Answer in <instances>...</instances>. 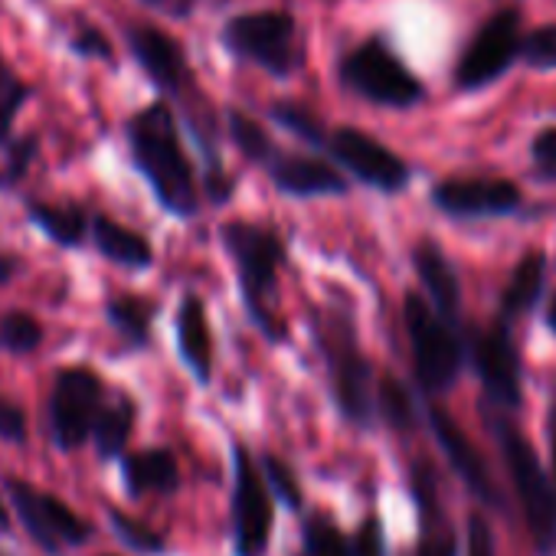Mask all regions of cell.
I'll use <instances>...</instances> for the list:
<instances>
[{"label": "cell", "instance_id": "cell-1", "mask_svg": "<svg viewBox=\"0 0 556 556\" xmlns=\"http://www.w3.org/2000/svg\"><path fill=\"white\" fill-rule=\"evenodd\" d=\"M128 144L135 167L154 187V197L174 216L197 213V184L193 167L184 154L177 118L164 102H151L128 122Z\"/></svg>", "mask_w": 556, "mask_h": 556}, {"label": "cell", "instance_id": "cell-2", "mask_svg": "<svg viewBox=\"0 0 556 556\" xmlns=\"http://www.w3.org/2000/svg\"><path fill=\"white\" fill-rule=\"evenodd\" d=\"M488 429L501 448V458L507 465L530 543L536 556H556V481L549 468L540 465L536 448L527 442V435L510 422L507 413L484 409Z\"/></svg>", "mask_w": 556, "mask_h": 556}, {"label": "cell", "instance_id": "cell-3", "mask_svg": "<svg viewBox=\"0 0 556 556\" xmlns=\"http://www.w3.org/2000/svg\"><path fill=\"white\" fill-rule=\"evenodd\" d=\"M223 242H226V252L236 262V275H239L242 302H245L249 318L255 321V328L268 341H282L286 325L278 321L275 312H271L275 278H278V268H282V262H286L282 239H278V232H271L268 226L232 219V223L223 226Z\"/></svg>", "mask_w": 556, "mask_h": 556}, {"label": "cell", "instance_id": "cell-4", "mask_svg": "<svg viewBox=\"0 0 556 556\" xmlns=\"http://www.w3.org/2000/svg\"><path fill=\"white\" fill-rule=\"evenodd\" d=\"M406 334L413 348V370L422 387V393L439 396L455 387L465 367V338L458 331V321H448L439 315L429 299L419 292H409L403 302Z\"/></svg>", "mask_w": 556, "mask_h": 556}, {"label": "cell", "instance_id": "cell-5", "mask_svg": "<svg viewBox=\"0 0 556 556\" xmlns=\"http://www.w3.org/2000/svg\"><path fill=\"white\" fill-rule=\"evenodd\" d=\"M318 344L328 361V377H331V393L341 409V416L357 426L370 429L374 426V367L364 357L354 325L348 315L328 312L318 321Z\"/></svg>", "mask_w": 556, "mask_h": 556}, {"label": "cell", "instance_id": "cell-6", "mask_svg": "<svg viewBox=\"0 0 556 556\" xmlns=\"http://www.w3.org/2000/svg\"><path fill=\"white\" fill-rule=\"evenodd\" d=\"M465 357H471V367L478 374L481 393H484V409L491 413H514L523 403V367H520V351L510 334V321L497 318L488 328H475Z\"/></svg>", "mask_w": 556, "mask_h": 556}, {"label": "cell", "instance_id": "cell-7", "mask_svg": "<svg viewBox=\"0 0 556 556\" xmlns=\"http://www.w3.org/2000/svg\"><path fill=\"white\" fill-rule=\"evenodd\" d=\"M341 83L387 109H413L422 99V83L383 40H367L351 50L341 63Z\"/></svg>", "mask_w": 556, "mask_h": 556}, {"label": "cell", "instance_id": "cell-8", "mask_svg": "<svg viewBox=\"0 0 556 556\" xmlns=\"http://www.w3.org/2000/svg\"><path fill=\"white\" fill-rule=\"evenodd\" d=\"M4 488L14 504V514L21 517V523L27 527V533L34 536V543L43 553L60 556L70 546H83L96 533V527L83 514H76L63 497H56L50 491H43L24 478H8Z\"/></svg>", "mask_w": 556, "mask_h": 556}, {"label": "cell", "instance_id": "cell-9", "mask_svg": "<svg viewBox=\"0 0 556 556\" xmlns=\"http://www.w3.org/2000/svg\"><path fill=\"white\" fill-rule=\"evenodd\" d=\"M275 530V497L242 442H232V549L265 556Z\"/></svg>", "mask_w": 556, "mask_h": 556}, {"label": "cell", "instance_id": "cell-10", "mask_svg": "<svg viewBox=\"0 0 556 556\" xmlns=\"http://www.w3.org/2000/svg\"><path fill=\"white\" fill-rule=\"evenodd\" d=\"M105 403V383L92 367H66L53 380L50 393V435L60 452L83 448L92 439V426Z\"/></svg>", "mask_w": 556, "mask_h": 556}, {"label": "cell", "instance_id": "cell-11", "mask_svg": "<svg viewBox=\"0 0 556 556\" xmlns=\"http://www.w3.org/2000/svg\"><path fill=\"white\" fill-rule=\"evenodd\" d=\"M520 11L504 8L491 14L471 43L462 50L455 66V89L458 92H478L491 83H497L517 60H520Z\"/></svg>", "mask_w": 556, "mask_h": 556}, {"label": "cell", "instance_id": "cell-12", "mask_svg": "<svg viewBox=\"0 0 556 556\" xmlns=\"http://www.w3.org/2000/svg\"><path fill=\"white\" fill-rule=\"evenodd\" d=\"M223 43L255 66H262L271 76H289L295 60V17L282 11H258V14H239L226 24Z\"/></svg>", "mask_w": 556, "mask_h": 556}, {"label": "cell", "instance_id": "cell-13", "mask_svg": "<svg viewBox=\"0 0 556 556\" xmlns=\"http://www.w3.org/2000/svg\"><path fill=\"white\" fill-rule=\"evenodd\" d=\"M426 419H429V429L445 455V462L452 465V471L458 475V481L468 488V494L475 501H481L484 507H491L494 514H507V501L504 494L497 491L491 471H488V462L481 458V452L475 448V442L465 435V429L442 409V406H429L426 409Z\"/></svg>", "mask_w": 556, "mask_h": 556}, {"label": "cell", "instance_id": "cell-14", "mask_svg": "<svg viewBox=\"0 0 556 556\" xmlns=\"http://www.w3.org/2000/svg\"><path fill=\"white\" fill-rule=\"evenodd\" d=\"M328 151L354 177H361L364 184H370L383 193H400L409 184L406 161L361 128H338L328 138Z\"/></svg>", "mask_w": 556, "mask_h": 556}, {"label": "cell", "instance_id": "cell-15", "mask_svg": "<svg viewBox=\"0 0 556 556\" xmlns=\"http://www.w3.org/2000/svg\"><path fill=\"white\" fill-rule=\"evenodd\" d=\"M432 203L445 216L488 219L517 213L523 206V193L514 180L501 177H448L432 187Z\"/></svg>", "mask_w": 556, "mask_h": 556}, {"label": "cell", "instance_id": "cell-16", "mask_svg": "<svg viewBox=\"0 0 556 556\" xmlns=\"http://www.w3.org/2000/svg\"><path fill=\"white\" fill-rule=\"evenodd\" d=\"M409 494L419 514V543L413 556H458L462 543L448 520V510L442 504L439 475L429 465V458H416L409 468Z\"/></svg>", "mask_w": 556, "mask_h": 556}, {"label": "cell", "instance_id": "cell-17", "mask_svg": "<svg viewBox=\"0 0 556 556\" xmlns=\"http://www.w3.org/2000/svg\"><path fill=\"white\" fill-rule=\"evenodd\" d=\"M128 47L138 60V66L151 76V83L164 92H180L190 79L184 50L174 37L161 34L157 27H135L128 30Z\"/></svg>", "mask_w": 556, "mask_h": 556}, {"label": "cell", "instance_id": "cell-18", "mask_svg": "<svg viewBox=\"0 0 556 556\" xmlns=\"http://www.w3.org/2000/svg\"><path fill=\"white\" fill-rule=\"evenodd\" d=\"M268 174L275 187L289 197H341L348 193V180L318 157L302 154H275L268 161Z\"/></svg>", "mask_w": 556, "mask_h": 556}, {"label": "cell", "instance_id": "cell-19", "mask_svg": "<svg viewBox=\"0 0 556 556\" xmlns=\"http://www.w3.org/2000/svg\"><path fill=\"white\" fill-rule=\"evenodd\" d=\"M413 265L419 282L429 295V305L445 315L448 321H458V308H462V286L458 275L448 262V255L432 242V239H419L413 245Z\"/></svg>", "mask_w": 556, "mask_h": 556}, {"label": "cell", "instance_id": "cell-20", "mask_svg": "<svg viewBox=\"0 0 556 556\" xmlns=\"http://www.w3.org/2000/svg\"><path fill=\"white\" fill-rule=\"evenodd\" d=\"M177 348H180L187 370L197 377V383H210V377H213V334H210L206 308L197 295H187L177 305Z\"/></svg>", "mask_w": 556, "mask_h": 556}, {"label": "cell", "instance_id": "cell-21", "mask_svg": "<svg viewBox=\"0 0 556 556\" xmlns=\"http://www.w3.org/2000/svg\"><path fill=\"white\" fill-rule=\"evenodd\" d=\"M122 478L131 497L174 494L180 488V465L170 448H141L122 455Z\"/></svg>", "mask_w": 556, "mask_h": 556}, {"label": "cell", "instance_id": "cell-22", "mask_svg": "<svg viewBox=\"0 0 556 556\" xmlns=\"http://www.w3.org/2000/svg\"><path fill=\"white\" fill-rule=\"evenodd\" d=\"M546 255L543 252H527L510 278H507V286H504V295H501V318L504 321H514L527 312H533L546 292Z\"/></svg>", "mask_w": 556, "mask_h": 556}, {"label": "cell", "instance_id": "cell-23", "mask_svg": "<svg viewBox=\"0 0 556 556\" xmlns=\"http://www.w3.org/2000/svg\"><path fill=\"white\" fill-rule=\"evenodd\" d=\"M135 419H138V406L128 393H115V396H105L102 409H99V419L92 426V439H96V448L102 458H118L125 455V445H128V435L135 429Z\"/></svg>", "mask_w": 556, "mask_h": 556}, {"label": "cell", "instance_id": "cell-24", "mask_svg": "<svg viewBox=\"0 0 556 556\" xmlns=\"http://www.w3.org/2000/svg\"><path fill=\"white\" fill-rule=\"evenodd\" d=\"M92 239H96L102 255H109L112 262L128 265V268H144L154 258V249L141 232H135V229L109 219V216L92 219Z\"/></svg>", "mask_w": 556, "mask_h": 556}, {"label": "cell", "instance_id": "cell-25", "mask_svg": "<svg viewBox=\"0 0 556 556\" xmlns=\"http://www.w3.org/2000/svg\"><path fill=\"white\" fill-rule=\"evenodd\" d=\"M27 216L60 245H79L86 236V213L79 206H56V203H30Z\"/></svg>", "mask_w": 556, "mask_h": 556}, {"label": "cell", "instance_id": "cell-26", "mask_svg": "<svg viewBox=\"0 0 556 556\" xmlns=\"http://www.w3.org/2000/svg\"><path fill=\"white\" fill-rule=\"evenodd\" d=\"M374 409L380 413V419L396 429V432H413L419 426V409H416V400L413 393L406 390V383H400L396 377H383L377 383V393H374Z\"/></svg>", "mask_w": 556, "mask_h": 556}, {"label": "cell", "instance_id": "cell-27", "mask_svg": "<svg viewBox=\"0 0 556 556\" xmlns=\"http://www.w3.org/2000/svg\"><path fill=\"white\" fill-rule=\"evenodd\" d=\"M109 321L131 341V344H144L151 334V321H154V305L141 295H118L105 305Z\"/></svg>", "mask_w": 556, "mask_h": 556}, {"label": "cell", "instance_id": "cell-28", "mask_svg": "<svg viewBox=\"0 0 556 556\" xmlns=\"http://www.w3.org/2000/svg\"><path fill=\"white\" fill-rule=\"evenodd\" d=\"M226 122H229V135H232V141L239 144V151H242L249 161H255V164H268V161L278 154V151H275V144H271V138L265 135V128H262L255 118H249L245 112L229 109Z\"/></svg>", "mask_w": 556, "mask_h": 556}, {"label": "cell", "instance_id": "cell-29", "mask_svg": "<svg viewBox=\"0 0 556 556\" xmlns=\"http://www.w3.org/2000/svg\"><path fill=\"white\" fill-rule=\"evenodd\" d=\"M109 523H112L115 536H118L125 546H131L135 553L157 556V553H164V549H167L164 536H161L154 527H148L144 520H138L135 514H125V510L112 507V510H109Z\"/></svg>", "mask_w": 556, "mask_h": 556}, {"label": "cell", "instance_id": "cell-30", "mask_svg": "<svg viewBox=\"0 0 556 556\" xmlns=\"http://www.w3.org/2000/svg\"><path fill=\"white\" fill-rule=\"evenodd\" d=\"M43 344V325L30 312H8L0 318V348L11 354H30Z\"/></svg>", "mask_w": 556, "mask_h": 556}, {"label": "cell", "instance_id": "cell-31", "mask_svg": "<svg viewBox=\"0 0 556 556\" xmlns=\"http://www.w3.org/2000/svg\"><path fill=\"white\" fill-rule=\"evenodd\" d=\"M305 556H351L344 530L328 514H312L305 520Z\"/></svg>", "mask_w": 556, "mask_h": 556}, {"label": "cell", "instance_id": "cell-32", "mask_svg": "<svg viewBox=\"0 0 556 556\" xmlns=\"http://www.w3.org/2000/svg\"><path fill=\"white\" fill-rule=\"evenodd\" d=\"M262 478H265V484H268V491H271V497H278L286 507H292V510H302V504H305V494H302V484H299V475L292 471V465L289 462H282L278 455H271V452H265L262 455Z\"/></svg>", "mask_w": 556, "mask_h": 556}, {"label": "cell", "instance_id": "cell-33", "mask_svg": "<svg viewBox=\"0 0 556 556\" xmlns=\"http://www.w3.org/2000/svg\"><path fill=\"white\" fill-rule=\"evenodd\" d=\"M30 89L21 83V76L8 66V60L0 56V141L11 138L14 118L21 112V105L27 102Z\"/></svg>", "mask_w": 556, "mask_h": 556}, {"label": "cell", "instance_id": "cell-34", "mask_svg": "<svg viewBox=\"0 0 556 556\" xmlns=\"http://www.w3.org/2000/svg\"><path fill=\"white\" fill-rule=\"evenodd\" d=\"M520 60L530 70H556V24L533 27L527 37H520Z\"/></svg>", "mask_w": 556, "mask_h": 556}, {"label": "cell", "instance_id": "cell-35", "mask_svg": "<svg viewBox=\"0 0 556 556\" xmlns=\"http://www.w3.org/2000/svg\"><path fill=\"white\" fill-rule=\"evenodd\" d=\"M271 115H275L278 122H282L292 135H302V138L312 141V144H325V141H328L321 122H318L308 109H302V105H286V102H278Z\"/></svg>", "mask_w": 556, "mask_h": 556}, {"label": "cell", "instance_id": "cell-36", "mask_svg": "<svg viewBox=\"0 0 556 556\" xmlns=\"http://www.w3.org/2000/svg\"><path fill=\"white\" fill-rule=\"evenodd\" d=\"M530 161L533 174L543 184H556V125L540 128L530 141Z\"/></svg>", "mask_w": 556, "mask_h": 556}, {"label": "cell", "instance_id": "cell-37", "mask_svg": "<svg viewBox=\"0 0 556 556\" xmlns=\"http://www.w3.org/2000/svg\"><path fill=\"white\" fill-rule=\"evenodd\" d=\"M348 543H351V556H387V533L380 517L367 514L354 530V536H348Z\"/></svg>", "mask_w": 556, "mask_h": 556}, {"label": "cell", "instance_id": "cell-38", "mask_svg": "<svg viewBox=\"0 0 556 556\" xmlns=\"http://www.w3.org/2000/svg\"><path fill=\"white\" fill-rule=\"evenodd\" d=\"M465 556H497L494 530L484 510H471L465 523Z\"/></svg>", "mask_w": 556, "mask_h": 556}, {"label": "cell", "instance_id": "cell-39", "mask_svg": "<svg viewBox=\"0 0 556 556\" xmlns=\"http://www.w3.org/2000/svg\"><path fill=\"white\" fill-rule=\"evenodd\" d=\"M0 439H4V442H14V445H21V442L27 439V416H24V409H21L14 400H8V396H0Z\"/></svg>", "mask_w": 556, "mask_h": 556}, {"label": "cell", "instance_id": "cell-40", "mask_svg": "<svg viewBox=\"0 0 556 556\" xmlns=\"http://www.w3.org/2000/svg\"><path fill=\"white\" fill-rule=\"evenodd\" d=\"M73 50L83 53V56H92V60H112V43H109L99 30H92V27H86V30L73 40Z\"/></svg>", "mask_w": 556, "mask_h": 556}, {"label": "cell", "instance_id": "cell-41", "mask_svg": "<svg viewBox=\"0 0 556 556\" xmlns=\"http://www.w3.org/2000/svg\"><path fill=\"white\" fill-rule=\"evenodd\" d=\"M34 154H37V138H24V141H17V144L11 148V170H8L4 177H0V184H14V180H21Z\"/></svg>", "mask_w": 556, "mask_h": 556}, {"label": "cell", "instance_id": "cell-42", "mask_svg": "<svg viewBox=\"0 0 556 556\" xmlns=\"http://www.w3.org/2000/svg\"><path fill=\"white\" fill-rule=\"evenodd\" d=\"M144 4L148 8H157V11H164L170 17H187V14H193L197 0H144Z\"/></svg>", "mask_w": 556, "mask_h": 556}, {"label": "cell", "instance_id": "cell-43", "mask_svg": "<svg viewBox=\"0 0 556 556\" xmlns=\"http://www.w3.org/2000/svg\"><path fill=\"white\" fill-rule=\"evenodd\" d=\"M546 442H549V475L556 481V400L549 403V413H546Z\"/></svg>", "mask_w": 556, "mask_h": 556}, {"label": "cell", "instance_id": "cell-44", "mask_svg": "<svg viewBox=\"0 0 556 556\" xmlns=\"http://www.w3.org/2000/svg\"><path fill=\"white\" fill-rule=\"evenodd\" d=\"M14 271H17V258H11V255H0V286L11 282Z\"/></svg>", "mask_w": 556, "mask_h": 556}, {"label": "cell", "instance_id": "cell-45", "mask_svg": "<svg viewBox=\"0 0 556 556\" xmlns=\"http://www.w3.org/2000/svg\"><path fill=\"white\" fill-rule=\"evenodd\" d=\"M546 325H549V328L556 331V295L549 299V308H546Z\"/></svg>", "mask_w": 556, "mask_h": 556}, {"label": "cell", "instance_id": "cell-46", "mask_svg": "<svg viewBox=\"0 0 556 556\" xmlns=\"http://www.w3.org/2000/svg\"><path fill=\"white\" fill-rule=\"evenodd\" d=\"M0 527H8V510H4V501H0Z\"/></svg>", "mask_w": 556, "mask_h": 556}]
</instances>
